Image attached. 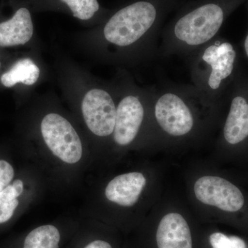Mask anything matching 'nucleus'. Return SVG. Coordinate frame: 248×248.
<instances>
[{
    "label": "nucleus",
    "mask_w": 248,
    "mask_h": 248,
    "mask_svg": "<svg viewBox=\"0 0 248 248\" xmlns=\"http://www.w3.org/2000/svg\"><path fill=\"white\" fill-rule=\"evenodd\" d=\"M159 11L155 4L140 1L117 11L106 23L102 41L119 60H149L157 48Z\"/></svg>",
    "instance_id": "f257e3e1"
},
{
    "label": "nucleus",
    "mask_w": 248,
    "mask_h": 248,
    "mask_svg": "<svg viewBox=\"0 0 248 248\" xmlns=\"http://www.w3.org/2000/svg\"><path fill=\"white\" fill-rule=\"evenodd\" d=\"M208 101L193 85L155 88L152 108L155 122L169 136L185 137L195 128V109Z\"/></svg>",
    "instance_id": "f03ea898"
},
{
    "label": "nucleus",
    "mask_w": 248,
    "mask_h": 248,
    "mask_svg": "<svg viewBox=\"0 0 248 248\" xmlns=\"http://www.w3.org/2000/svg\"><path fill=\"white\" fill-rule=\"evenodd\" d=\"M188 57L192 85L216 102L234 73L237 57L234 46L215 37Z\"/></svg>",
    "instance_id": "7ed1b4c3"
},
{
    "label": "nucleus",
    "mask_w": 248,
    "mask_h": 248,
    "mask_svg": "<svg viewBox=\"0 0 248 248\" xmlns=\"http://www.w3.org/2000/svg\"><path fill=\"white\" fill-rule=\"evenodd\" d=\"M155 88L141 89L127 85L120 91L117 104L113 140L117 145L128 146L135 141L143 127L146 107L153 100Z\"/></svg>",
    "instance_id": "20e7f679"
},
{
    "label": "nucleus",
    "mask_w": 248,
    "mask_h": 248,
    "mask_svg": "<svg viewBox=\"0 0 248 248\" xmlns=\"http://www.w3.org/2000/svg\"><path fill=\"white\" fill-rule=\"evenodd\" d=\"M40 132L45 144L57 158L67 164H76L82 157L81 138L71 122L57 112L42 118Z\"/></svg>",
    "instance_id": "39448f33"
},
{
    "label": "nucleus",
    "mask_w": 248,
    "mask_h": 248,
    "mask_svg": "<svg viewBox=\"0 0 248 248\" xmlns=\"http://www.w3.org/2000/svg\"><path fill=\"white\" fill-rule=\"evenodd\" d=\"M113 93L104 88L94 87L85 93L81 110L86 126L99 138L112 135L115 128L117 104Z\"/></svg>",
    "instance_id": "423d86ee"
},
{
    "label": "nucleus",
    "mask_w": 248,
    "mask_h": 248,
    "mask_svg": "<svg viewBox=\"0 0 248 248\" xmlns=\"http://www.w3.org/2000/svg\"><path fill=\"white\" fill-rule=\"evenodd\" d=\"M194 190L197 200L224 213L237 214L245 210L247 202L237 186L224 178L215 176L201 177Z\"/></svg>",
    "instance_id": "0eeeda50"
},
{
    "label": "nucleus",
    "mask_w": 248,
    "mask_h": 248,
    "mask_svg": "<svg viewBox=\"0 0 248 248\" xmlns=\"http://www.w3.org/2000/svg\"><path fill=\"white\" fill-rule=\"evenodd\" d=\"M237 93L232 97L223 128V140L232 147L248 141V97Z\"/></svg>",
    "instance_id": "6e6552de"
},
{
    "label": "nucleus",
    "mask_w": 248,
    "mask_h": 248,
    "mask_svg": "<svg viewBox=\"0 0 248 248\" xmlns=\"http://www.w3.org/2000/svg\"><path fill=\"white\" fill-rule=\"evenodd\" d=\"M146 184L141 172L120 174L112 179L105 189L107 200L123 207H132L138 202Z\"/></svg>",
    "instance_id": "1a4fd4ad"
},
{
    "label": "nucleus",
    "mask_w": 248,
    "mask_h": 248,
    "mask_svg": "<svg viewBox=\"0 0 248 248\" xmlns=\"http://www.w3.org/2000/svg\"><path fill=\"white\" fill-rule=\"evenodd\" d=\"M156 240L158 248H192L190 227L180 214L170 213L163 217Z\"/></svg>",
    "instance_id": "9d476101"
},
{
    "label": "nucleus",
    "mask_w": 248,
    "mask_h": 248,
    "mask_svg": "<svg viewBox=\"0 0 248 248\" xmlns=\"http://www.w3.org/2000/svg\"><path fill=\"white\" fill-rule=\"evenodd\" d=\"M34 26L30 11L19 8L7 20L0 22V47L17 46L30 42Z\"/></svg>",
    "instance_id": "9b49d317"
},
{
    "label": "nucleus",
    "mask_w": 248,
    "mask_h": 248,
    "mask_svg": "<svg viewBox=\"0 0 248 248\" xmlns=\"http://www.w3.org/2000/svg\"><path fill=\"white\" fill-rule=\"evenodd\" d=\"M40 68L31 58L18 60L1 77V83L6 88L14 87L17 84L32 86L38 81Z\"/></svg>",
    "instance_id": "f8f14e48"
},
{
    "label": "nucleus",
    "mask_w": 248,
    "mask_h": 248,
    "mask_svg": "<svg viewBox=\"0 0 248 248\" xmlns=\"http://www.w3.org/2000/svg\"><path fill=\"white\" fill-rule=\"evenodd\" d=\"M62 235L54 225L37 227L26 236L22 248H60Z\"/></svg>",
    "instance_id": "ddd939ff"
},
{
    "label": "nucleus",
    "mask_w": 248,
    "mask_h": 248,
    "mask_svg": "<svg viewBox=\"0 0 248 248\" xmlns=\"http://www.w3.org/2000/svg\"><path fill=\"white\" fill-rule=\"evenodd\" d=\"M66 4L75 17L80 20H89L99 10L97 0H61Z\"/></svg>",
    "instance_id": "4468645a"
},
{
    "label": "nucleus",
    "mask_w": 248,
    "mask_h": 248,
    "mask_svg": "<svg viewBox=\"0 0 248 248\" xmlns=\"http://www.w3.org/2000/svg\"><path fill=\"white\" fill-rule=\"evenodd\" d=\"M213 248H248L244 239L237 236H228L221 232H215L210 236Z\"/></svg>",
    "instance_id": "2eb2a0df"
},
{
    "label": "nucleus",
    "mask_w": 248,
    "mask_h": 248,
    "mask_svg": "<svg viewBox=\"0 0 248 248\" xmlns=\"http://www.w3.org/2000/svg\"><path fill=\"white\" fill-rule=\"evenodd\" d=\"M18 205L19 201L17 199L14 200L0 199V224H3L11 220Z\"/></svg>",
    "instance_id": "dca6fc26"
},
{
    "label": "nucleus",
    "mask_w": 248,
    "mask_h": 248,
    "mask_svg": "<svg viewBox=\"0 0 248 248\" xmlns=\"http://www.w3.org/2000/svg\"><path fill=\"white\" fill-rule=\"evenodd\" d=\"M15 176V170L12 165L7 161L0 160V184L5 187L11 184Z\"/></svg>",
    "instance_id": "f3484780"
},
{
    "label": "nucleus",
    "mask_w": 248,
    "mask_h": 248,
    "mask_svg": "<svg viewBox=\"0 0 248 248\" xmlns=\"http://www.w3.org/2000/svg\"><path fill=\"white\" fill-rule=\"evenodd\" d=\"M82 248H113L110 243L103 239H94L85 245Z\"/></svg>",
    "instance_id": "a211bd4d"
},
{
    "label": "nucleus",
    "mask_w": 248,
    "mask_h": 248,
    "mask_svg": "<svg viewBox=\"0 0 248 248\" xmlns=\"http://www.w3.org/2000/svg\"><path fill=\"white\" fill-rule=\"evenodd\" d=\"M244 49L245 52H246V55H247L248 58V35L246 36V39H245Z\"/></svg>",
    "instance_id": "6ab92c4d"
},
{
    "label": "nucleus",
    "mask_w": 248,
    "mask_h": 248,
    "mask_svg": "<svg viewBox=\"0 0 248 248\" xmlns=\"http://www.w3.org/2000/svg\"><path fill=\"white\" fill-rule=\"evenodd\" d=\"M4 186L3 185H1V184H0V192H1V190H3V189L4 188Z\"/></svg>",
    "instance_id": "aec40b11"
}]
</instances>
